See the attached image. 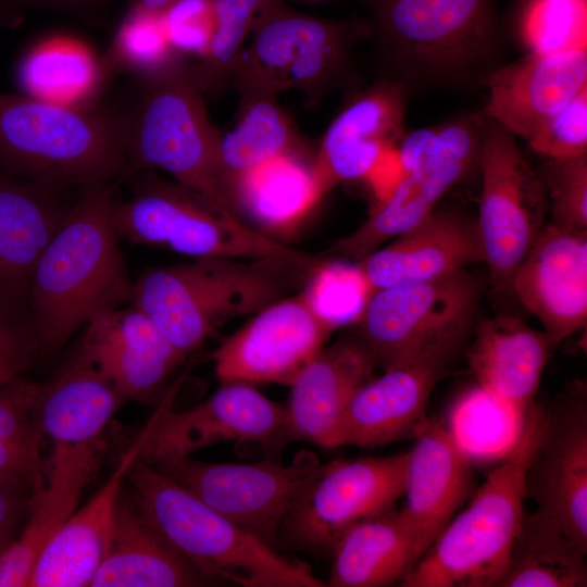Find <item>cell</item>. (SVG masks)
Listing matches in <instances>:
<instances>
[{"mask_svg":"<svg viewBox=\"0 0 587 587\" xmlns=\"http://www.w3.org/2000/svg\"><path fill=\"white\" fill-rule=\"evenodd\" d=\"M107 73L103 60L84 41L55 35L26 53L20 64L18 80L28 97L88 109L92 108Z\"/></svg>","mask_w":587,"mask_h":587,"instance_id":"d6a6232c","label":"cell"},{"mask_svg":"<svg viewBox=\"0 0 587 587\" xmlns=\"http://www.w3.org/2000/svg\"><path fill=\"white\" fill-rule=\"evenodd\" d=\"M176 382L166 392L142 447L140 458L154 464L191 455L224 441L257 445L273 458L278 436L286 425V407L266 398L252 385L223 383L205 401L183 410H171Z\"/></svg>","mask_w":587,"mask_h":587,"instance_id":"5bb4252c","label":"cell"},{"mask_svg":"<svg viewBox=\"0 0 587 587\" xmlns=\"http://www.w3.org/2000/svg\"><path fill=\"white\" fill-rule=\"evenodd\" d=\"M373 291L358 263L350 265L323 260L308 278L302 292L313 309L336 329L358 322Z\"/></svg>","mask_w":587,"mask_h":587,"instance_id":"f35d334b","label":"cell"},{"mask_svg":"<svg viewBox=\"0 0 587 587\" xmlns=\"http://www.w3.org/2000/svg\"><path fill=\"white\" fill-rule=\"evenodd\" d=\"M104 453L102 438L79 445H52L43 484L33 490L20 533L0 554V587L28 586L41 550L78 508Z\"/></svg>","mask_w":587,"mask_h":587,"instance_id":"7402d4cb","label":"cell"},{"mask_svg":"<svg viewBox=\"0 0 587 587\" xmlns=\"http://www.w3.org/2000/svg\"><path fill=\"white\" fill-rule=\"evenodd\" d=\"M126 200L114 198L112 222L121 239L196 258H278L315 263L319 258L287 248L243 221L216 211L205 199L154 171H140Z\"/></svg>","mask_w":587,"mask_h":587,"instance_id":"30bf717a","label":"cell"},{"mask_svg":"<svg viewBox=\"0 0 587 587\" xmlns=\"http://www.w3.org/2000/svg\"><path fill=\"white\" fill-rule=\"evenodd\" d=\"M334 330L300 292L253 314L210 359L222 384L290 386Z\"/></svg>","mask_w":587,"mask_h":587,"instance_id":"e0dca14e","label":"cell"},{"mask_svg":"<svg viewBox=\"0 0 587 587\" xmlns=\"http://www.w3.org/2000/svg\"><path fill=\"white\" fill-rule=\"evenodd\" d=\"M313 161L305 153H288L247 173L232 192L239 216L265 236L292 233L324 196Z\"/></svg>","mask_w":587,"mask_h":587,"instance_id":"1f68e13d","label":"cell"},{"mask_svg":"<svg viewBox=\"0 0 587 587\" xmlns=\"http://www.w3.org/2000/svg\"><path fill=\"white\" fill-rule=\"evenodd\" d=\"M484 262L477 220L436 208L412 229L358 261L374 290L438 279Z\"/></svg>","mask_w":587,"mask_h":587,"instance_id":"603a6c76","label":"cell"},{"mask_svg":"<svg viewBox=\"0 0 587 587\" xmlns=\"http://www.w3.org/2000/svg\"><path fill=\"white\" fill-rule=\"evenodd\" d=\"M32 488L0 478V554L16 538L25 521Z\"/></svg>","mask_w":587,"mask_h":587,"instance_id":"bcb514c9","label":"cell"},{"mask_svg":"<svg viewBox=\"0 0 587 587\" xmlns=\"http://www.w3.org/2000/svg\"><path fill=\"white\" fill-rule=\"evenodd\" d=\"M375 367L370 350L357 335L324 345L290 385L286 425L275 444L274 458L295 441L328 449L349 401L373 377Z\"/></svg>","mask_w":587,"mask_h":587,"instance_id":"ffe728a7","label":"cell"},{"mask_svg":"<svg viewBox=\"0 0 587 587\" xmlns=\"http://www.w3.org/2000/svg\"><path fill=\"white\" fill-rule=\"evenodd\" d=\"M485 122L484 111L445 121L439 153L423 167L401 175L389 195L375 202L364 223L328 252L361 261L426 218L444 195L478 163Z\"/></svg>","mask_w":587,"mask_h":587,"instance_id":"2e32d148","label":"cell"},{"mask_svg":"<svg viewBox=\"0 0 587 587\" xmlns=\"http://www.w3.org/2000/svg\"><path fill=\"white\" fill-rule=\"evenodd\" d=\"M526 141L535 152L549 159L587 154V87L545 121Z\"/></svg>","mask_w":587,"mask_h":587,"instance_id":"b9f144b4","label":"cell"},{"mask_svg":"<svg viewBox=\"0 0 587 587\" xmlns=\"http://www.w3.org/2000/svg\"><path fill=\"white\" fill-rule=\"evenodd\" d=\"M423 551L399 510L350 526L335 544L327 586L383 587L401 583Z\"/></svg>","mask_w":587,"mask_h":587,"instance_id":"4dcf8cb0","label":"cell"},{"mask_svg":"<svg viewBox=\"0 0 587 587\" xmlns=\"http://www.w3.org/2000/svg\"><path fill=\"white\" fill-rule=\"evenodd\" d=\"M162 20L172 47L200 58L207 51L214 32V2L178 0L162 12Z\"/></svg>","mask_w":587,"mask_h":587,"instance_id":"7bdbcfd3","label":"cell"},{"mask_svg":"<svg viewBox=\"0 0 587 587\" xmlns=\"http://www.w3.org/2000/svg\"><path fill=\"white\" fill-rule=\"evenodd\" d=\"M288 153H304V147L277 97L240 101L235 127L220 138L221 175L233 204V189L242 176Z\"/></svg>","mask_w":587,"mask_h":587,"instance_id":"836d02e7","label":"cell"},{"mask_svg":"<svg viewBox=\"0 0 587 587\" xmlns=\"http://www.w3.org/2000/svg\"><path fill=\"white\" fill-rule=\"evenodd\" d=\"M408 451L324 463L282 525L278 548L330 557L340 536L396 509L403 497Z\"/></svg>","mask_w":587,"mask_h":587,"instance_id":"8fae6325","label":"cell"},{"mask_svg":"<svg viewBox=\"0 0 587 587\" xmlns=\"http://www.w3.org/2000/svg\"><path fill=\"white\" fill-rule=\"evenodd\" d=\"M208 582L121 495L112 538L89 587H188Z\"/></svg>","mask_w":587,"mask_h":587,"instance_id":"f1b7e54d","label":"cell"},{"mask_svg":"<svg viewBox=\"0 0 587 587\" xmlns=\"http://www.w3.org/2000/svg\"><path fill=\"white\" fill-rule=\"evenodd\" d=\"M165 33L162 12L128 9L103 63L136 74L150 72L176 55Z\"/></svg>","mask_w":587,"mask_h":587,"instance_id":"ab89813d","label":"cell"},{"mask_svg":"<svg viewBox=\"0 0 587 587\" xmlns=\"http://www.w3.org/2000/svg\"><path fill=\"white\" fill-rule=\"evenodd\" d=\"M510 290L554 348L586 327L587 232L548 224L515 271Z\"/></svg>","mask_w":587,"mask_h":587,"instance_id":"ac0fdd59","label":"cell"},{"mask_svg":"<svg viewBox=\"0 0 587 587\" xmlns=\"http://www.w3.org/2000/svg\"><path fill=\"white\" fill-rule=\"evenodd\" d=\"M127 478L138 509L208 584L327 586L305 563L283 557L143 459L136 460Z\"/></svg>","mask_w":587,"mask_h":587,"instance_id":"277c9868","label":"cell"},{"mask_svg":"<svg viewBox=\"0 0 587 587\" xmlns=\"http://www.w3.org/2000/svg\"><path fill=\"white\" fill-rule=\"evenodd\" d=\"M153 465L278 550L283 523L324 463L303 449L287 464L272 458L252 464L212 463L185 455Z\"/></svg>","mask_w":587,"mask_h":587,"instance_id":"4fadbf2b","label":"cell"},{"mask_svg":"<svg viewBox=\"0 0 587 587\" xmlns=\"http://www.w3.org/2000/svg\"><path fill=\"white\" fill-rule=\"evenodd\" d=\"M154 414L101 488L67 519L41 550L28 587H86L109 549L122 485L140 458Z\"/></svg>","mask_w":587,"mask_h":587,"instance_id":"d4e9b609","label":"cell"},{"mask_svg":"<svg viewBox=\"0 0 587 587\" xmlns=\"http://www.w3.org/2000/svg\"><path fill=\"white\" fill-rule=\"evenodd\" d=\"M214 32L193 74L203 93L215 96L230 83L261 0H213Z\"/></svg>","mask_w":587,"mask_h":587,"instance_id":"8d00e7d4","label":"cell"},{"mask_svg":"<svg viewBox=\"0 0 587 587\" xmlns=\"http://www.w3.org/2000/svg\"><path fill=\"white\" fill-rule=\"evenodd\" d=\"M445 369L410 364L385 370L352 396L328 449L353 446L374 449L408 438L423 428L430 394Z\"/></svg>","mask_w":587,"mask_h":587,"instance_id":"484cf974","label":"cell"},{"mask_svg":"<svg viewBox=\"0 0 587 587\" xmlns=\"http://www.w3.org/2000/svg\"><path fill=\"white\" fill-rule=\"evenodd\" d=\"M0 478L32 489L41 486L45 465L40 452L0 440Z\"/></svg>","mask_w":587,"mask_h":587,"instance_id":"f6af8a7d","label":"cell"},{"mask_svg":"<svg viewBox=\"0 0 587 587\" xmlns=\"http://www.w3.org/2000/svg\"><path fill=\"white\" fill-rule=\"evenodd\" d=\"M498 0H363L382 78L405 91L472 89L502 65Z\"/></svg>","mask_w":587,"mask_h":587,"instance_id":"6da1fadb","label":"cell"},{"mask_svg":"<svg viewBox=\"0 0 587 587\" xmlns=\"http://www.w3.org/2000/svg\"><path fill=\"white\" fill-rule=\"evenodd\" d=\"M61 190L0 178V305L22 311L37 262L64 218Z\"/></svg>","mask_w":587,"mask_h":587,"instance_id":"4316f807","label":"cell"},{"mask_svg":"<svg viewBox=\"0 0 587 587\" xmlns=\"http://www.w3.org/2000/svg\"><path fill=\"white\" fill-rule=\"evenodd\" d=\"M540 177L550 200L551 223L587 232V154L546 158Z\"/></svg>","mask_w":587,"mask_h":587,"instance_id":"60d3db41","label":"cell"},{"mask_svg":"<svg viewBox=\"0 0 587 587\" xmlns=\"http://www.w3.org/2000/svg\"><path fill=\"white\" fill-rule=\"evenodd\" d=\"M482 294L466 268L423 283L376 289L357 336L383 371L410 364L446 367L463 346Z\"/></svg>","mask_w":587,"mask_h":587,"instance_id":"9c48e42d","label":"cell"},{"mask_svg":"<svg viewBox=\"0 0 587 587\" xmlns=\"http://www.w3.org/2000/svg\"><path fill=\"white\" fill-rule=\"evenodd\" d=\"M115 187L85 188L37 262L27 303L41 347L59 348L96 316L132 303L134 283L112 222Z\"/></svg>","mask_w":587,"mask_h":587,"instance_id":"7a4b0ae2","label":"cell"},{"mask_svg":"<svg viewBox=\"0 0 587 587\" xmlns=\"http://www.w3.org/2000/svg\"><path fill=\"white\" fill-rule=\"evenodd\" d=\"M0 164L59 190L116 180L127 170L120 113L0 93Z\"/></svg>","mask_w":587,"mask_h":587,"instance_id":"52a82bcc","label":"cell"},{"mask_svg":"<svg viewBox=\"0 0 587 587\" xmlns=\"http://www.w3.org/2000/svg\"><path fill=\"white\" fill-rule=\"evenodd\" d=\"M128 400L80 351L51 382L42 383L35 414L42 436L52 445H79L101 438Z\"/></svg>","mask_w":587,"mask_h":587,"instance_id":"f546056e","label":"cell"},{"mask_svg":"<svg viewBox=\"0 0 587 587\" xmlns=\"http://www.w3.org/2000/svg\"><path fill=\"white\" fill-rule=\"evenodd\" d=\"M535 401L502 461L472 494L399 584L402 587H498L524 515V475L542 427Z\"/></svg>","mask_w":587,"mask_h":587,"instance_id":"8992f818","label":"cell"},{"mask_svg":"<svg viewBox=\"0 0 587 587\" xmlns=\"http://www.w3.org/2000/svg\"><path fill=\"white\" fill-rule=\"evenodd\" d=\"M38 347L30 320L22 311L0 305V378L21 377Z\"/></svg>","mask_w":587,"mask_h":587,"instance_id":"ee69618b","label":"cell"},{"mask_svg":"<svg viewBox=\"0 0 587 587\" xmlns=\"http://www.w3.org/2000/svg\"><path fill=\"white\" fill-rule=\"evenodd\" d=\"M471 463L442 420H427L408 451L399 510L423 553L473 494Z\"/></svg>","mask_w":587,"mask_h":587,"instance_id":"cb8c5ba5","label":"cell"},{"mask_svg":"<svg viewBox=\"0 0 587 587\" xmlns=\"http://www.w3.org/2000/svg\"><path fill=\"white\" fill-rule=\"evenodd\" d=\"M485 114L525 140L587 87V48L528 52L488 77Z\"/></svg>","mask_w":587,"mask_h":587,"instance_id":"44dd1931","label":"cell"},{"mask_svg":"<svg viewBox=\"0 0 587 587\" xmlns=\"http://www.w3.org/2000/svg\"><path fill=\"white\" fill-rule=\"evenodd\" d=\"M79 351L103 372L127 399L152 398L177 369L126 346L93 323L86 325Z\"/></svg>","mask_w":587,"mask_h":587,"instance_id":"d590c367","label":"cell"},{"mask_svg":"<svg viewBox=\"0 0 587 587\" xmlns=\"http://www.w3.org/2000/svg\"><path fill=\"white\" fill-rule=\"evenodd\" d=\"M178 0H132L130 9L161 13Z\"/></svg>","mask_w":587,"mask_h":587,"instance_id":"7dc6e473","label":"cell"},{"mask_svg":"<svg viewBox=\"0 0 587 587\" xmlns=\"http://www.w3.org/2000/svg\"><path fill=\"white\" fill-rule=\"evenodd\" d=\"M519 28L529 52L587 48V0H527Z\"/></svg>","mask_w":587,"mask_h":587,"instance_id":"74e56055","label":"cell"},{"mask_svg":"<svg viewBox=\"0 0 587 587\" xmlns=\"http://www.w3.org/2000/svg\"><path fill=\"white\" fill-rule=\"evenodd\" d=\"M408 92L380 78L357 93L325 132L313 161L323 195L336 185L369 179L405 134Z\"/></svg>","mask_w":587,"mask_h":587,"instance_id":"d6986e66","label":"cell"},{"mask_svg":"<svg viewBox=\"0 0 587 587\" xmlns=\"http://www.w3.org/2000/svg\"><path fill=\"white\" fill-rule=\"evenodd\" d=\"M39 3L65 9H80L98 2L99 0H33Z\"/></svg>","mask_w":587,"mask_h":587,"instance_id":"c3c4849f","label":"cell"},{"mask_svg":"<svg viewBox=\"0 0 587 587\" xmlns=\"http://www.w3.org/2000/svg\"><path fill=\"white\" fill-rule=\"evenodd\" d=\"M133 108L120 113L126 173L162 170L216 211L242 221L221 175V134L211 123L191 65L174 57L139 74Z\"/></svg>","mask_w":587,"mask_h":587,"instance_id":"5b68a950","label":"cell"},{"mask_svg":"<svg viewBox=\"0 0 587 587\" xmlns=\"http://www.w3.org/2000/svg\"><path fill=\"white\" fill-rule=\"evenodd\" d=\"M10 382H11V380H10ZM5 383H8V382H5V380H3L2 378H0V386L3 385V384H5Z\"/></svg>","mask_w":587,"mask_h":587,"instance_id":"681fc988","label":"cell"},{"mask_svg":"<svg viewBox=\"0 0 587 587\" xmlns=\"http://www.w3.org/2000/svg\"><path fill=\"white\" fill-rule=\"evenodd\" d=\"M251 32L230 80L239 102L296 89L309 105L352 79L354 48L370 36L366 20L317 17L284 0H261Z\"/></svg>","mask_w":587,"mask_h":587,"instance_id":"ba28073f","label":"cell"},{"mask_svg":"<svg viewBox=\"0 0 587 587\" xmlns=\"http://www.w3.org/2000/svg\"><path fill=\"white\" fill-rule=\"evenodd\" d=\"M469 366L479 387L520 415L535 401L545 366L555 349L544 330L500 315L474 327Z\"/></svg>","mask_w":587,"mask_h":587,"instance_id":"83f0119b","label":"cell"},{"mask_svg":"<svg viewBox=\"0 0 587 587\" xmlns=\"http://www.w3.org/2000/svg\"><path fill=\"white\" fill-rule=\"evenodd\" d=\"M321 262L196 258L147 271L134 283L132 304L188 355L225 323L253 315L305 285Z\"/></svg>","mask_w":587,"mask_h":587,"instance_id":"3957f363","label":"cell"},{"mask_svg":"<svg viewBox=\"0 0 587 587\" xmlns=\"http://www.w3.org/2000/svg\"><path fill=\"white\" fill-rule=\"evenodd\" d=\"M478 164L482 193L477 224L484 262L494 290L505 291L544 227L547 191L515 136L487 115Z\"/></svg>","mask_w":587,"mask_h":587,"instance_id":"7c38bea8","label":"cell"},{"mask_svg":"<svg viewBox=\"0 0 587 587\" xmlns=\"http://www.w3.org/2000/svg\"><path fill=\"white\" fill-rule=\"evenodd\" d=\"M586 552L536 510L524 512L498 587H585Z\"/></svg>","mask_w":587,"mask_h":587,"instance_id":"e575fe53","label":"cell"},{"mask_svg":"<svg viewBox=\"0 0 587 587\" xmlns=\"http://www.w3.org/2000/svg\"><path fill=\"white\" fill-rule=\"evenodd\" d=\"M525 475V498L587 553V398L574 386L544 405Z\"/></svg>","mask_w":587,"mask_h":587,"instance_id":"9a60e30c","label":"cell"}]
</instances>
